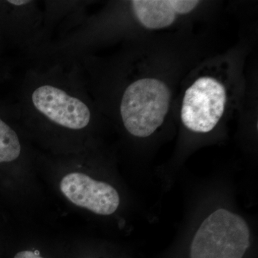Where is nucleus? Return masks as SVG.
<instances>
[{"mask_svg": "<svg viewBox=\"0 0 258 258\" xmlns=\"http://www.w3.org/2000/svg\"><path fill=\"white\" fill-rule=\"evenodd\" d=\"M89 92L77 61H35L23 76L19 113L35 132L79 144L95 119Z\"/></svg>", "mask_w": 258, "mask_h": 258, "instance_id": "nucleus-1", "label": "nucleus"}, {"mask_svg": "<svg viewBox=\"0 0 258 258\" xmlns=\"http://www.w3.org/2000/svg\"><path fill=\"white\" fill-rule=\"evenodd\" d=\"M170 99L169 88L161 80L144 78L129 83L118 103L123 127L139 138L152 135L164 123Z\"/></svg>", "mask_w": 258, "mask_h": 258, "instance_id": "nucleus-2", "label": "nucleus"}, {"mask_svg": "<svg viewBox=\"0 0 258 258\" xmlns=\"http://www.w3.org/2000/svg\"><path fill=\"white\" fill-rule=\"evenodd\" d=\"M250 245L247 222L225 209L212 212L194 236L189 258H244Z\"/></svg>", "mask_w": 258, "mask_h": 258, "instance_id": "nucleus-3", "label": "nucleus"}, {"mask_svg": "<svg viewBox=\"0 0 258 258\" xmlns=\"http://www.w3.org/2000/svg\"><path fill=\"white\" fill-rule=\"evenodd\" d=\"M226 103V88L220 81L211 76L200 78L185 91L181 121L191 132L208 133L221 119Z\"/></svg>", "mask_w": 258, "mask_h": 258, "instance_id": "nucleus-4", "label": "nucleus"}, {"mask_svg": "<svg viewBox=\"0 0 258 258\" xmlns=\"http://www.w3.org/2000/svg\"><path fill=\"white\" fill-rule=\"evenodd\" d=\"M60 189L71 203L96 215H111L119 207V195L113 186L83 172L66 174L60 180Z\"/></svg>", "mask_w": 258, "mask_h": 258, "instance_id": "nucleus-5", "label": "nucleus"}, {"mask_svg": "<svg viewBox=\"0 0 258 258\" xmlns=\"http://www.w3.org/2000/svg\"><path fill=\"white\" fill-rule=\"evenodd\" d=\"M195 0H134L132 13L144 28L159 30L170 26L180 15L192 12L200 4Z\"/></svg>", "mask_w": 258, "mask_h": 258, "instance_id": "nucleus-6", "label": "nucleus"}, {"mask_svg": "<svg viewBox=\"0 0 258 258\" xmlns=\"http://www.w3.org/2000/svg\"><path fill=\"white\" fill-rule=\"evenodd\" d=\"M23 146L18 132L0 117V164L18 160Z\"/></svg>", "mask_w": 258, "mask_h": 258, "instance_id": "nucleus-7", "label": "nucleus"}, {"mask_svg": "<svg viewBox=\"0 0 258 258\" xmlns=\"http://www.w3.org/2000/svg\"><path fill=\"white\" fill-rule=\"evenodd\" d=\"M14 258H45L37 251L25 249L15 254Z\"/></svg>", "mask_w": 258, "mask_h": 258, "instance_id": "nucleus-8", "label": "nucleus"}, {"mask_svg": "<svg viewBox=\"0 0 258 258\" xmlns=\"http://www.w3.org/2000/svg\"><path fill=\"white\" fill-rule=\"evenodd\" d=\"M86 258H89V257H86Z\"/></svg>", "mask_w": 258, "mask_h": 258, "instance_id": "nucleus-9", "label": "nucleus"}]
</instances>
